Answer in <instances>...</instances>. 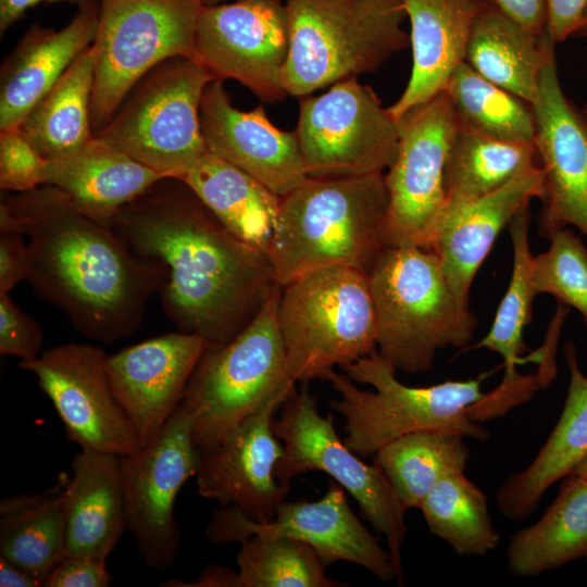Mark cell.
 <instances>
[{
  "instance_id": "2",
  "label": "cell",
  "mask_w": 587,
  "mask_h": 587,
  "mask_svg": "<svg viewBox=\"0 0 587 587\" xmlns=\"http://www.w3.org/2000/svg\"><path fill=\"white\" fill-rule=\"evenodd\" d=\"M13 233L28 238L26 280L87 337L113 342L140 325L164 270L136 255L117 232L80 212L60 189L41 185L2 197Z\"/></svg>"
},
{
  "instance_id": "23",
  "label": "cell",
  "mask_w": 587,
  "mask_h": 587,
  "mask_svg": "<svg viewBox=\"0 0 587 587\" xmlns=\"http://www.w3.org/2000/svg\"><path fill=\"white\" fill-rule=\"evenodd\" d=\"M99 2V1H98ZM99 3L78 8L61 29L30 26L0 70V130L18 127L97 34Z\"/></svg>"
},
{
  "instance_id": "5",
  "label": "cell",
  "mask_w": 587,
  "mask_h": 587,
  "mask_svg": "<svg viewBox=\"0 0 587 587\" xmlns=\"http://www.w3.org/2000/svg\"><path fill=\"white\" fill-rule=\"evenodd\" d=\"M325 378L338 394L332 409L345 419L344 441L358 455H374L391 440L419 430H433L485 441L489 432L470 416L485 394V375L411 387L396 377L397 370L376 348Z\"/></svg>"
},
{
  "instance_id": "14",
  "label": "cell",
  "mask_w": 587,
  "mask_h": 587,
  "mask_svg": "<svg viewBox=\"0 0 587 587\" xmlns=\"http://www.w3.org/2000/svg\"><path fill=\"white\" fill-rule=\"evenodd\" d=\"M192 414L180 401L159 434L137 452L121 455L126 530L150 569L166 570L180 548L174 504L196 476L200 449L192 438Z\"/></svg>"
},
{
  "instance_id": "6",
  "label": "cell",
  "mask_w": 587,
  "mask_h": 587,
  "mask_svg": "<svg viewBox=\"0 0 587 587\" xmlns=\"http://www.w3.org/2000/svg\"><path fill=\"white\" fill-rule=\"evenodd\" d=\"M289 50L287 95L302 98L376 72L410 47L399 0H285Z\"/></svg>"
},
{
  "instance_id": "22",
  "label": "cell",
  "mask_w": 587,
  "mask_h": 587,
  "mask_svg": "<svg viewBox=\"0 0 587 587\" xmlns=\"http://www.w3.org/2000/svg\"><path fill=\"white\" fill-rule=\"evenodd\" d=\"M544 196V172L534 165L491 193L444 209L430 249L463 304L469 305L473 279L499 233L523 205Z\"/></svg>"
},
{
  "instance_id": "20",
  "label": "cell",
  "mask_w": 587,
  "mask_h": 587,
  "mask_svg": "<svg viewBox=\"0 0 587 587\" xmlns=\"http://www.w3.org/2000/svg\"><path fill=\"white\" fill-rule=\"evenodd\" d=\"M207 347L201 336L178 330L108 355L111 388L141 447L178 407Z\"/></svg>"
},
{
  "instance_id": "1",
  "label": "cell",
  "mask_w": 587,
  "mask_h": 587,
  "mask_svg": "<svg viewBox=\"0 0 587 587\" xmlns=\"http://www.w3.org/2000/svg\"><path fill=\"white\" fill-rule=\"evenodd\" d=\"M112 227L136 255L163 267L166 315L208 346L233 340L279 285L268 255L233 235L178 177L124 205Z\"/></svg>"
},
{
  "instance_id": "26",
  "label": "cell",
  "mask_w": 587,
  "mask_h": 587,
  "mask_svg": "<svg viewBox=\"0 0 587 587\" xmlns=\"http://www.w3.org/2000/svg\"><path fill=\"white\" fill-rule=\"evenodd\" d=\"M164 177L93 136L76 152L48 160L42 185L60 189L80 212L112 227L124 205Z\"/></svg>"
},
{
  "instance_id": "45",
  "label": "cell",
  "mask_w": 587,
  "mask_h": 587,
  "mask_svg": "<svg viewBox=\"0 0 587 587\" xmlns=\"http://www.w3.org/2000/svg\"><path fill=\"white\" fill-rule=\"evenodd\" d=\"M505 14L536 35L546 30V0H491Z\"/></svg>"
},
{
  "instance_id": "31",
  "label": "cell",
  "mask_w": 587,
  "mask_h": 587,
  "mask_svg": "<svg viewBox=\"0 0 587 587\" xmlns=\"http://www.w3.org/2000/svg\"><path fill=\"white\" fill-rule=\"evenodd\" d=\"M564 478L542 516L511 537L507 562L512 575L534 577L587 554V479Z\"/></svg>"
},
{
  "instance_id": "4",
  "label": "cell",
  "mask_w": 587,
  "mask_h": 587,
  "mask_svg": "<svg viewBox=\"0 0 587 587\" xmlns=\"http://www.w3.org/2000/svg\"><path fill=\"white\" fill-rule=\"evenodd\" d=\"M367 275L376 350L396 370L428 371L439 350L471 341L477 320L454 295L434 250L386 246Z\"/></svg>"
},
{
  "instance_id": "11",
  "label": "cell",
  "mask_w": 587,
  "mask_h": 587,
  "mask_svg": "<svg viewBox=\"0 0 587 587\" xmlns=\"http://www.w3.org/2000/svg\"><path fill=\"white\" fill-rule=\"evenodd\" d=\"M276 437L284 442V454L275 474L287 486L308 471L326 473L358 502L361 512L387 541L398 585H403L402 545L408 532L407 508L390 482L375 463H365L337 435L333 416H323L316 398L304 384L282 403L273 421Z\"/></svg>"
},
{
  "instance_id": "8",
  "label": "cell",
  "mask_w": 587,
  "mask_h": 587,
  "mask_svg": "<svg viewBox=\"0 0 587 587\" xmlns=\"http://www.w3.org/2000/svg\"><path fill=\"white\" fill-rule=\"evenodd\" d=\"M278 325L289 380H325L376 348L367 273L330 266L294 279L283 286Z\"/></svg>"
},
{
  "instance_id": "42",
  "label": "cell",
  "mask_w": 587,
  "mask_h": 587,
  "mask_svg": "<svg viewBox=\"0 0 587 587\" xmlns=\"http://www.w3.org/2000/svg\"><path fill=\"white\" fill-rule=\"evenodd\" d=\"M111 575L107 561L84 557H63L47 576L46 587H108Z\"/></svg>"
},
{
  "instance_id": "35",
  "label": "cell",
  "mask_w": 587,
  "mask_h": 587,
  "mask_svg": "<svg viewBox=\"0 0 587 587\" xmlns=\"http://www.w3.org/2000/svg\"><path fill=\"white\" fill-rule=\"evenodd\" d=\"M470 449L455 434L419 430L402 435L374 454L402 504L419 508L434 486L448 475L464 472Z\"/></svg>"
},
{
  "instance_id": "29",
  "label": "cell",
  "mask_w": 587,
  "mask_h": 587,
  "mask_svg": "<svg viewBox=\"0 0 587 587\" xmlns=\"http://www.w3.org/2000/svg\"><path fill=\"white\" fill-rule=\"evenodd\" d=\"M530 203L523 205L509 223L513 247V267L508 289L487 335L473 348H485L503 359L504 376L495 389L497 398L509 407L526 401L540 388L538 375L521 376L516 365L526 350L523 332L532 319L537 296L533 285L534 255L529 249Z\"/></svg>"
},
{
  "instance_id": "12",
  "label": "cell",
  "mask_w": 587,
  "mask_h": 587,
  "mask_svg": "<svg viewBox=\"0 0 587 587\" xmlns=\"http://www.w3.org/2000/svg\"><path fill=\"white\" fill-rule=\"evenodd\" d=\"M309 177L384 174L397 155L399 122L358 78L299 101L295 129Z\"/></svg>"
},
{
  "instance_id": "36",
  "label": "cell",
  "mask_w": 587,
  "mask_h": 587,
  "mask_svg": "<svg viewBox=\"0 0 587 587\" xmlns=\"http://www.w3.org/2000/svg\"><path fill=\"white\" fill-rule=\"evenodd\" d=\"M419 509L429 532L458 554L485 555L500 541L484 492L466 478L464 472L438 482Z\"/></svg>"
},
{
  "instance_id": "49",
  "label": "cell",
  "mask_w": 587,
  "mask_h": 587,
  "mask_svg": "<svg viewBox=\"0 0 587 587\" xmlns=\"http://www.w3.org/2000/svg\"><path fill=\"white\" fill-rule=\"evenodd\" d=\"M572 474L582 476L587 479V454L583 457V459L578 462Z\"/></svg>"
},
{
  "instance_id": "30",
  "label": "cell",
  "mask_w": 587,
  "mask_h": 587,
  "mask_svg": "<svg viewBox=\"0 0 587 587\" xmlns=\"http://www.w3.org/2000/svg\"><path fill=\"white\" fill-rule=\"evenodd\" d=\"M180 179L233 235L268 255L283 197L210 152Z\"/></svg>"
},
{
  "instance_id": "15",
  "label": "cell",
  "mask_w": 587,
  "mask_h": 587,
  "mask_svg": "<svg viewBox=\"0 0 587 587\" xmlns=\"http://www.w3.org/2000/svg\"><path fill=\"white\" fill-rule=\"evenodd\" d=\"M288 50V21L282 0H235L201 10L195 58L214 79H234L264 103L287 96L283 72Z\"/></svg>"
},
{
  "instance_id": "34",
  "label": "cell",
  "mask_w": 587,
  "mask_h": 587,
  "mask_svg": "<svg viewBox=\"0 0 587 587\" xmlns=\"http://www.w3.org/2000/svg\"><path fill=\"white\" fill-rule=\"evenodd\" d=\"M536 155L534 141L501 139L460 126L446 166L445 208L496 191L536 165Z\"/></svg>"
},
{
  "instance_id": "16",
  "label": "cell",
  "mask_w": 587,
  "mask_h": 587,
  "mask_svg": "<svg viewBox=\"0 0 587 587\" xmlns=\"http://www.w3.org/2000/svg\"><path fill=\"white\" fill-rule=\"evenodd\" d=\"M107 358L98 347L70 342L22 360L20 367L35 375L68 440L80 449L127 455L141 446L111 388Z\"/></svg>"
},
{
  "instance_id": "41",
  "label": "cell",
  "mask_w": 587,
  "mask_h": 587,
  "mask_svg": "<svg viewBox=\"0 0 587 587\" xmlns=\"http://www.w3.org/2000/svg\"><path fill=\"white\" fill-rule=\"evenodd\" d=\"M42 332L9 297L0 294V353L29 360L40 354Z\"/></svg>"
},
{
  "instance_id": "52",
  "label": "cell",
  "mask_w": 587,
  "mask_h": 587,
  "mask_svg": "<svg viewBox=\"0 0 587 587\" xmlns=\"http://www.w3.org/2000/svg\"><path fill=\"white\" fill-rule=\"evenodd\" d=\"M584 112H585V113L587 114V105L585 107V110H584Z\"/></svg>"
},
{
  "instance_id": "25",
  "label": "cell",
  "mask_w": 587,
  "mask_h": 587,
  "mask_svg": "<svg viewBox=\"0 0 587 587\" xmlns=\"http://www.w3.org/2000/svg\"><path fill=\"white\" fill-rule=\"evenodd\" d=\"M64 491L65 553L107 561L126 530L121 455L80 449Z\"/></svg>"
},
{
  "instance_id": "17",
  "label": "cell",
  "mask_w": 587,
  "mask_h": 587,
  "mask_svg": "<svg viewBox=\"0 0 587 587\" xmlns=\"http://www.w3.org/2000/svg\"><path fill=\"white\" fill-rule=\"evenodd\" d=\"M344 488L328 482L316 501H283L271 522L258 523L232 507H220L207 528L215 544L241 542L253 535L286 537L312 547L328 566L336 561L360 565L380 580L396 579L388 550L351 511Z\"/></svg>"
},
{
  "instance_id": "28",
  "label": "cell",
  "mask_w": 587,
  "mask_h": 587,
  "mask_svg": "<svg viewBox=\"0 0 587 587\" xmlns=\"http://www.w3.org/2000/svg\"><path fill=\"white\" fill-rule=\"evenodd\" d=\"M554 43L546 30L536 35L491 0H484L471 27L464 61L480 76L533 107L539 97L548 50Z\"/></svg>"
},
{
  "instance_id": "50",
  "label": "cell",
  "mask_w": 587,
  "mask_h": 587,
  "mask_svg": "<svg viewBox=\"0 0 587 587\" xmlns=\"http://www.w3.org/2000/svg\"><path fill=\"white\" fill-rule=\"evenodd\" d=\"M575 36H587V9L582 25Z\"/></svg>"
},
{
  "instance_id": "7",
  "label": "cell",
  "mask_w": 587,
  "mask_h": 587,
  "mask_svg": "<svg viewBox=\"0 0 587 587\" xmlns=\"http://www.w3.org/2000/svg\"><path fill=\"white\" fill-rule=\"evenodd\" d=\"M283 286L277 285L254 319L228 344L208 346L182 402L192 414L199 449L224 440L246 419L296 388L287 375L278 325Z\"/></svg>"
},
{
  "instance_id": "53",
  "label": "cell",
  "mask_w": 587,
  "mask_h": 587,
  "mask_svg": "<svg viewBox=\"0 0 587 587\" xmlns=\"http://www.w3.org/2000/svg\"><path fill=\"white\" fill-rule=\"evenodd\" d=\"M585 560H586V565H587V554L585 555Z\"/></svg>"
},
{
  "instance_id": "43",
  "label": "cell",
  "mask_w": 587,
  "mask_h": 587,
  "mask_svg": "<svg viewBox=\"0 0 587 587\" xmlns=\"http://www.w3.org/2000/svg\"><path fill=\"white\" fill-rule=\"evenodd\" d=\"M23 237L16 233H1L0 294H9L18 282L27 277L29 255Z\"/></svg>"
},
{
  "instance_id": "27",
  "label": "cell",
  "mask_w": 587,
  "mask_h": 587,
  "mask_svg": "<svg viewBox=\"0 0 587 587\" xmlns=\"http://www.w3.org/2000/svg\"><path fill=\"white\" fill-rule=\"evenodd\" d=\"M564 358L569 389L560 417L533 461L499 487L496 499L510 520L527 519L552 484L572 474L587 454V376L578 366L576 347L567 341Z\"/></svg>"
},
{
  "instance_id": "48",
  "label": "cell",
  "mask_w": 587,
  "mask_h": 587,
  "mask_svg": "<svg viewBox=\"0 0 587 587\" xmlns=\"http://www.w3.org/2000/svg\"><path fill=\"white\" fill-rule=\"evenodd\" d=\"M197 587H238L237 572L218 565L205 567L195 584Z\"/></svg>"
},
{
  "instance_id": "3",
  "label": "cell",
  "mask_w": 587,
  "mask_h": 587,
  "mask_svg": "<svg viewBox=\"0 0 587 587\" xmlns=\"http://www.w3.org/2000/svg\"><path fill=\"white\" fill-rule=\"evenodd\" d=\"M388 204L384 174L308 177L282 199L268 251L276 282L330 266L369 274L387 246Z\"/></svg>"
},
{
  "instance_id": "10",
  "label": "cell",
  "mask_w": 587,
  "mask_h": 587,
  "mask_svg": "<svg viewBox=\"0 0 587 587\" xmlns=\"http://www.w3.org/2000/svg\"><path fill=\"white\" fill-rule=\"evenodd\" d=\"M90 104L93 135L112 118L133 86L159 63L195 58L201 0H98Z\"/></svg>"
},
{
  "instance_id": "44",
  "label": "cell",
  "mask_w": 587,
  "mask_h": 587,
  "mask_svg": "<svg viewBox=\"0 0 587 587\" xmlns=\"http://www.w3.org/2000/svg\"><path fill=\"white\" fill-rule=\"evenodd\" d=\"M587 0H546V33L555 42H563L578 32Z\"/></svg>"
},
{
  "instance_id": "18",
  "label": "cell",
  "mask_w": 587,
  "mask_h": 587,
  "mask_svg": "<svg viewBox=\"0 0 587 587\" xmlns=\"http://www.w3.org/2000/svg\"><path fill=\"white\" fill-rule=\"evenodd\" d=\"M533 111L534 145L545 177L539 234L550 238L573 225L587 236V114L562 90L555 45L548 50Z\"/></svg>"
},
{
  "instance_id": "13",
  "label": "cell",
  "mask_w": 587,
  "mask_h": 587,
  "mask_svg": "<svg viewBox=\"0 0 587 587\" xmlns=\"http://www.w3.org/2000/svg\"><path fill=\"white\" fill-rule=\"evenodd\" d=\"M395 161L384 174L387 246L430 249L446 204L445 174L460 123L445 90L399 118Z\"/></svg>"
},
{
  "instance_id": "40",
  "label": "cell",
  "mask_w": 587,
  "mask_h": 587,
  "mask_svg": "<svg viewBox=\"0 0 587 587\" xmlns=\"http://www.w3.org/2000/svg\"><path fill=\"white\" fill-rule=\"evenodd\" d=\"M45 159L20 127L0 130V188L26 192L43 184Z\"/></svg>"
},
{
  "instance_id": "47",
  "label": "cell",
  "mask_w": 587,
  "mask_h": 587,
  "mask_svg": "<svg viewBox=\"0 0 587 587\" xmlns=\"http://www.w3.org/2000/svg\"><path fill=\"white\" fill-rule=\"evenodd\" d=\"M1 587H38L41 583L32 574L0 557Z\"/></svg>"
},
{
  "instance_id": "21",
  "label": "cell",
  "mask_w": 587,
  "mask_h": 587,
  "mask_svg": "<svg viewBox=\"0 0 587 587\" xmlns=\"http://www.w3.org/2000/svg\"><path fill=\"white\" fill-rule=\"evenodd\" d=\"M200 120L208 151L248 173L279 197L309 176L297 136L275 126L262 104L236 108L222 80H211L203 93Z\"/></svg>"
},
{
  "instance_id": "9",
  "label": "cell",
  "mask_w": 587,
  "mask_h": 587,
  "mask_svg": "<svg viewBox=\"0 0 587 587\" xmlns=\"http://www.w3.org/2000/svg\"><path fill=\"white\" fill-rule=\"evenodd\" d=\"M213 79L196 58H170L133 86L109 123L93 136L164 176L182 178L209 152L200 108Z\"/></svg>"
},
{
  "instance_id": "46",
  "label": "cell",
  "mask_w": 587,
  "mask_h": 587,
  "mask_svg": "<svg viewBox=\"0 0 587 587\" xmlns=\"http://www.w3.org/2000/svg\"><path fill=\"white\" fill-rule=\"evenodd\" d=\"M48 2H68L78 8L98 4L97 0H0V34L1 36L20 18H22L28 9L36 4Z\"/></svg>"
},
{
  "instance_id": "32",
  "label": "cell",
  "mask_w": 587,
  "mask_h": 587,
  "mask_svg": "<svg viewBox=\"0 0 587 587\" xmlns=\"http://www.w3.org/2000/svg\"><path fill=\"white\" fill-rule=\"evenodd\" d=\"M65 473L50 489L36 495H17L0 504V557L25 570L41 585L64 557Z\"/></svg>"
},
{
  "instance_id": "24",
  "label": "cell",
  "mask_w": 587,
  "mask_h": 587,
  "mask_svg": "<svg viewBox=\"0 0 587 587\" xmlns=\"http://www.w3.org/2000/svg\"><path fill=\"white\" fill-rule=\"evenodd\" d=\"M484 0H399L410 23L412 68L401 96L389 107L398 120L445 90L464 61L472 24Z\"/></svg>"
},
{
  "instance_id": "37",
  "label": "cell",
  "mask_w": 587,
  "mask_h": 587,
  "mask_svg": "<svg viewBox=\"0 0 587 587\" xmlns=\"http://www.w3.org/2000/svg\"><path fill=\"white\" fill-rule=\"evenodd\" d=\"M460 126L492 137L534 141L533 107L462 61L445 87Z\"/></svg>"
},
{
  "instance_id": "51",
  "label": "cell",
  "mask_w": 587,
  "mask_h": 587,
  "mask_svg": "<svg viewBox=\"0 0 587 587\" xmlns=\"http://www.w3.org/2000/svg\"><path fill=\"white\" fill-rule=\"evenodd\" d=\"M228 1H235V0H201L203 5H213V4L228 2Z\"/></svg>"
},
{
  "instance_id": "19",
  "label": "cell",
  "mask_w": 587,
  "mask_h": 587,
  "mask_svg": "<svg viewBox=\"0 0 587 587\" xmlns=\"http://www.w3.org/2000/svg\"><path fill=\"white\" fill-rule=\"evenodd\" d=\"M284 401H271L224 440L200 449L196 482L201 497L258 523L274 519L290 489L275 474L284 446L273 430V416Z\"/></svg>"
},
{
  "instance_id": "38",
  "label": "cell",
  "mask_w": 587,
  "mask_h": 587,
  "mask_svg": "<svg viewBox=\"0 0 587 587\" xmlns=\"http://www.w3.org/2000/svg\"><path fill=\"white\" fill-rule=\"evenodd\" d=\"M238 587H336L327 565L309 545L286 537L253 535L240 542Z\"/></svg>"
},
{
  "instance_id": "39",
  "label": "cell",
  "mask_w": 587,
  "mask_h": 587,
  "mask_svg": "<svg viewBox=\"0 0 587 587\" xmlns=\"http://www.w3.org/2000/svg\"><path fill=\"white\" fill-rule=\"evenodd\" d=\"M549 239L547 251L534 258L535 292L549 294L574 308L587 326V247L569 227Z\"/></svg>"
},
{
  "instance_id": "33",
  "label": "cell",
  "mask_w": 587,
  "mask_h": 587,
  "mask_svg": "<svg viewBox=\"0 0 587 587\" xmlns=\"http://www.w3.org/2000/svg\"><path fill=\"white\" fill-rule=\"evenodd\" d=\"M96 53L82 52L20 124L22 132L47 160L67 157L92 137L90 104Z\"/></svg>"
}]
</instances>
